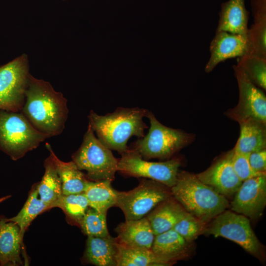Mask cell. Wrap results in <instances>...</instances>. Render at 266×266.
Masks as SVG:
<instances>
[{"instance_id": "20", "label": "cell", "mask_w": 266, "mask_h": 266, "mask_svg": "<svg viewBox=\"0 0 266 266\" xmlns=\"http://www.w3.org/2000/svg\"><path fill=\"white\" fill-rule=\"evenodd\" d=\"M45 146L49 152L60 177L63 195L84 193L89 181L86 176L72 161L65 162L60 160L55 154L49 143H46Z\"/></svg>"}, {"instance_id": "28", "label": "cell", "mask_w": 266, "mask_h": 266, "mask_svg": "<svg viewBox=\"0 0 266 266\" xmlns=\"http://www.w3.org/2000/svg\"><path fill=\"white\" fill-rule=\"evenodd\" d=\"M88 201L84 194L62 195L52 205L59 207L74 221L79 225L89 207Z\"/></svg>"}, {"instance_id": "10", "label": "cell", "mask_w": 266, "mask_h": 266, "mask_svg": "<svg viewBox=\"0 0 266 266\" xmlns=\"http://www.w3.org/2000/svg\"><path fill=\"white\" fill-rule=\"evenodd\" d=\"M29 75L25 54L0 67V109L21 111Z\"/></svg>"}, {"instance_id": "18", "label": "cell", "mask_w": 266, "mask_h": 266, "mask_svg": "<svg viewBox=\"0 0 266 266\" xmlns=\"http://www.w3.org/2000/svg\"><path fill=\"white\" fill-rule=\"evenodd\" d=\"M22 240L17 225L6 219L0 220V266L22 264L20 257Z\"/></svg>"}, {"instance_id": "23", "label": "cell", "mask_w": 266, "mask_h": 266, "mask_svg": "<svg viewBox=\"0 0 266 266\" xmlns=\"http://www.w3.org/2000/svg\"><path fill=\"white\" fill-rule=\"evenodd\" d=\"M111 182L109 180L89 181L83 193L91 208L106 214L108 209L116 206L117 191L113 189Z\"/></svg>"}, {"instance_id": "6", "label": "cell", "mask_w": 266, "mask_h": 266, "mask_svg": "<svg viewBox=\"0 0 266 266\" xmlns=\"http://www.w3.org/2000/svg\"><path fill=\"white\" fill-rule=\"evenodd\" d=\"M72 159L80 170L87 171L86 176L90 181L112 182L115 178L118 159L95 136L89 124L82 143L73 153Z\"/></svg>"}, {"instance_id": "2", "label": "cell", "mask_w": 266, "mask_h": 266, "mask_svg": "<svg viewBox=\"0 0 266 266\" xmlns=\"http://www.w3.org/2000/svg\"><path fill=\"white\" fill-rule=\"evenodd\" d=\"M148 111L138 107H119L112 113L100 115L91 110L89 124L104 145L121 155L128 149L127 142L131 137L144 136L148 127L143 118Z\"/></svg>"}, {"instance_id": "31", "label": "cell", "mask_w": 266, "mask_h": 266, "mask_svg": "<svg viewBox=\"0 0 266 266\" xmlns=\"http://www.w3.org/2000/svg\"><path fill=\"white\" fill-rule=\"evenodd\" d=\"M247 39L250 53L266 58V19L254 20L248 28Z\"/></svg>"}, {"instance_id": "34", "label": "cell", "mask_w": 266, "mask_h": 266, "mask_svg": "<svg viewBox=\"0 0 266 266\" xmlns=\"http://www.w3.org/2000/svg\"><path fill=\"white\" fill-rule=\"evenodd\" d=\"M10 197V196H7L3 197H2V198H0V203L1 202H3V201L6 200L7 199L9 198Z\"/></svg>"}, {"instance_id": "16", "label": "cell", "mask_w": 266, "mask_h": 266, "mask_svg": "<svg viewBox=\"0 0 266 266\" xmlns=\"http://www.w3.org/2000/svg\"><path fill=\"white\" fill-rule=\"evenodd\" d=\"M118 242L122 244L151 249L155 234L146 217L125 220L115 229Z\"/></svg>"}, {"instance_id": "32", "label": "cell", "mask_w": 266, "mask_h": 266, "mask_svg": "<svg viewBox=\"0 0 266 266\" xmlns=\"http://www.w3.org/2000/svg\"><path fill=\"white\" fill-rule=\"evenodd\" d=\"M232 162L234 171L239 178L243 181L254 176L266 173H258L251 167L249 154L236 152L233 149Z\"/></svg>"}, {"instance_id": "15", "label": "cell", "mask_w": 266, "mask_h": 266, "mask_svg": "<svg viewBox=\"0 0 266 266\" xmlns=\"http://www.w3.org/2000/svg\"><path fill=\"white\" fill-rule=\"evenodd\" d=\"M193 242L186 240L173 229L155 235L151 250L168 266L189 258L193 252Z\"/></svg>"}, {"instance_id": "17", "label": "cell", "mask_w": 266, "mask_h": 266, "mask_svg": "<svg viewBox=\"0 0 266 266\" xmlns=\"http://www.w3.org/2000/svg\"><path fill=\"white\" fill-rule=\"evenodd\" d=\"M249 14L245 0H229L223 3L216 32L224 31L247 36Z\"/></svg>"}, {"instance_id": "11", "label": "cell", "mask_w": 266, "mask_h": 266, "mask_svg": "<svg viewBox=\"0 0 266 266\" xmlns=\"http://www.w3.org/2000/svg\"><path fill=\"white\" fill-rule=\"evenodd\" d=\"M233 68L237 80L239 100L237 105L228 109L225 115L237 123L254 119L266 123V97L263 92L255 85L238 65Z\"/></svg>"}, {"instance_id": "21", "label": "cell", "mask_w": 266, "mask_h": 266, "mask_svg": "<svg viewBox=\"0 0 266 266\" xmlns=\"http://www.w3.org/2000/svg\"><path fill=\"white\" fill-rule=\"evenodd\" d=\"M186 212L172 196L158 204L146 217L157 235L173 229Z\"/></svg>"}, {"instance_id": "3", "label": "cell", "mask_w": 266, "mask_h": 266, "mask_svg": "<svg viewBox=\"0 0 266 266\" xmlns=\"http://www.w3.org/2000/svg\"><path fill=\"white\" fill-rule=\"evenodd\" d=\"M170 190L187 212L206 224L229 206L227 198L202 182L196 174L186 171L178 173Z\"/></svg>"}, {"instance_id": "13", "label": "cell", "mask_w": 266, "mask_h": 266, "mask_svg": "<svg viewBox=\"0 0 266 266\" xmlns=\"http://www.w3.org/2000/svg\"><path fill=\"white\" fill-rule=\"evenodd\" d=\"M233 148L219 157L207 169L196 174L202 182L227 198L234 196L242 182L233 167Z\"/></svg>"}, {"instance_id": "33", "label": "cell", "mask_w": 266, "mask_h": 266, "mask_svg": "<svg viewBox=\"0 0 266 266\" xmlns=\"http://www.w3.org/2000/svg\"><path fill=\"white\" fill-rule=\"evenodd\" d=\"M248 159L252 169L258 173H266V149L253 152L249 154Z\"/></svg>"}, {"instance_id": "19", "label": "cell", "mask_w": 266, "mask_h": 266, "mask_svg": "<svg viewBox=\"0 0 266 266\" xmlns=\"http://www.w3.org/2000/svg\"><path fill=\"white\" fill-rule=\"evenodd\" d=\"M118 242L110 234L88 236L84 257L86 261L97 266H117Z\"/></svg>"}, {"instance_id": "25", "label": "cell", "mask_w": 266, "mask_h": 266, "mask_svg": "<svg viewBox=\"0 0 266 266\" xmlns=\"http://www.w3.org/2000/svg\"><path fill=\"white\" fill-rule=\"evenodd\" d=\"M117 242V266H168L157 258L151 249L127 246L118 241Z\"/></svg>"}, {"instance_id": "24", "label": "cell", "mask_w": 266, "mask_h": 266, "mask_svg": "<svg viewBox=\"0 0 266 266\" xmlns=\"http://www.w3.org/2000/svg\"><path fill=\"white\" fill-rule=\"evenodd\" d=\"M44 168V174L36 188L39 198L51 208L63 195L62 182L50 155L45 160Z\"/></svg>"}, {"instance_id": "26", "label": "cell", "mask_w": 266, "mask_h": 266, "mask_svg": "<svg viewBox=\"0 0 266 266\" xmlns=\"http://www.w3.org/2000/svg\"><path fill=\"white\" fill-rule=\"evenodd\" d=\"M50 208L49 204L39 198L36 186H34L20 211L15 216L6 220L18 225L20 229L21 235L23 238L25 232L34 218L42 212Z\"/></svg>"}, {"instance_id": "8", "label": "cell", "mask_w": 266, "mask_h": 266, "mask_svg": "<svg viewBox=\"0 0 266 266\" xmlns=\"http://www.w3.org/2000/svg\"><path fill=\"white\" fill-rule=\"evenodd\" d=\"M172 196L170 188L152 179H142L131 190L117 191L116 206L122 210L126 220L138 219Z\"/></svg>"}, {"instance_id": "27", "label": "cell", "mask_w": 266, "mask_h": 266, "mask_svg": "<svg viewBox=\"0 0 266 266\" xmlns=\"http://www.w3.org/2000/svg\"><path fill=\"white\" fill-rule=\"evenodd\" d=\"M237 65L255 85L266 89V58L248 54L237 58Z\"/></svg>"}, {"instance_id": "5", "label": "cell", "mask_w": 266, "mask_h": 266, "mask_svg": "<svg viewBox=\"0 0 266 266\" xmlns=\"http://www.w3.org/2000/svg\"><path fill=\"white\" fill-rule=\"evenodd\" d=\"M48 138L21 112L0 109V149L12 160L23 157Z\"/></svg>"}, {"instance_id": "7", "label": "cell", "mask_w": 266, "mask_h": 266, "mask_svg": "<svg viewBox=\"0 0 266 266\" xmlns=\"http://www.w3.org/2000/svg\"><path fill=\"white\" fill-rule=\"evenodd\" d=\"M203 234L223 237L233 241L260 260L264 247L253 231L246 216L225 210L209 222Z\"/></svg>"}, {"instance_id": "12", "label": "cell", "mask_w": 266, "mask_h": 266, "mask_svg": "<svg viewBox=\"0 0 266 266\" xmlns=\"http://www.w3.org/2000/svg\"><path fill=\"white\" fill-rule=\"evenodd\" d=\"M234 196L232 211L251 219L260 217L266 205V174L242 181Z\"/></svg>"}, {"instance_id": "9", "label": "cell", "mask_w": 266, "mask_h": 266, "mask_svg": "<svg viewBox=\"0 0 266 266\" xmlns=\"http://www.w3.org/2000/svg\"><path fill=\"white\" fill-rule=\"evenodd\" d=\"M181 159L174 157L166 161L149 162L134 149L129 148L118 159L117 171L132 177L148 178L169 188L176 183Z\"/></svg>"}, {"instance_id": "22", "label": "cell", "mask_w": 266, "mask_h": 266, "mask_svg": "<svg viewBox=\"0 0 266 266\" xmlns=\"http://www.w3.org/2000/svg\"><path fill=\"white\" fill-rule=\"evenodd\" d=\"M238 124L240 135L233 147L234 151L249 154L266 148V123L248 119Z\"/></svg>"}, {"instance_id": "4", "label": "cell", "mask_w": 266, "mask_h": 266, "mask_svg": "<svg viewBox=\"0 0 266 266\" xmlns=\"http://www.w3.org/2000/svg\"><path fill=\"white\" fill-rule=\"evenodd\" d=\"M146 117L150 124L148 133L131 145L145 160L169 159L195 139L193 133L164 125L150 111Z\"/></svg>"}, {"instance_id": "30", "label": "cell", "mask_w": 266, "mask_h": 266, "mask_svg": "<svg viewBox=\"0 0 266 266\" xmlns=\"http://www.w3.org/2000/svg\"><path fill=\"white\" fill-rule=\"evenodd\" d=\"M206 224L186 211L173 229L187 241L193 242L199 235L204 233Z\"/></svg>"}, {"instance_id": "14", "label": "cell", "mask_w": 266, "mask_h": 266, "mask_svg": "<svg viewBox=\"0 0 266 266\" xmlns=\"http://www.w3.org/2000/svg\"><path fill=\"white\" fill-rule=\"evenodd\" d=\"M210 57L204 67L210 73L221 62L250 53L247 36L224 31L216 32L210 45Z\"/></svg>"}, {"instance_id": "29", "label": "cell", "mask_w": 266, "mask_h": 266, "mask_svg": "<svg viewBox=\"0 0 266 266\" xmlns=\"http://www.w3.org/2000/svg\"><path fill=\"white\" fill-rule=\"evenodd\" d=\"M106 214L91 208L88 209L79 223L83 232L88 236L102 237L109 235Z\"/></svg>"}, {"instance_id": "1", "label": "cell", "mask_w": 266, "mask_h": 266, "mask_svg": "<svg viewBox=\"0 0 266 266\" xmlns=\"http://www.w3.org/2000/svg\"><path fill=\"white\" fill-rule=\"evenodd\" d=\"M20 112L37 131L49 138L62 133L68 109L62 93L56 91L49 82L30 74Z\"/></svg>"}]
</instances>
